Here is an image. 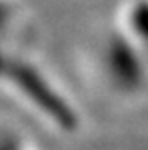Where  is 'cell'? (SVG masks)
Instances as JSON below:
<instances>
[{"label":"cell","mask_w":148,"mask_h":150,"mask_svg":"<svg viewBox=\"0 0 148 150\" xmlns=\"http://www.w3.org/2000/svg\"><path fill=\"white\" fill-rule=\"evenodd\" d=\"M6 76L20 88V92L30 102H34V106L40 112H44L50 120H54L56 126H60L62 130H72L76 126L74 112L48 86V82L36 70H32L30 66H24L20 62H14V64L6 66Z\"/></svg>","instance_id":"1"},{"label":"cell","mask_w":148,"mask_h":150,"mask_svg":"<svg viewBox=\"0 0 148 150\" xmlns=\"http://www.w3.org/2000/svg\"><path fill=\"white\" fill-rule=\"evenodd\" d=\"M108 62L116 80L124 86H134L140 80V66L134 56V52L126 46L124 42H114L108 52Z\"/></svg>","instance_id":"2"},{"label":"cell","mask_w":148,"mask_h":150,"mask_svg":"<svg viewBox=\"0 0 148 150\" xmlns=\"http://www.w3.org/2000/svg\"><path fill=\"white\" fill-rule=\"evenodd\" d=\"M132 28L148 44V2H138L132 10Z\"/></svg>","instance_id":"3"}]
</instances>
